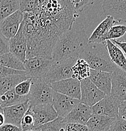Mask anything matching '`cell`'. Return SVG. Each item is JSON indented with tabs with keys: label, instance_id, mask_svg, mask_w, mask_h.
Segmentation results:
<instances>
[{
	"label": "cell",
	"instance_id": "6da1fadb",
	"mask_svg": "<svg viewBox=\"0 0 126 131\" xmlns=\"http://www.w3.org/2000/svg\"><path fill=\"white\" fill-rule=\"evenodd\" d=\"M23 14L27 40L26 59H51L57 41L72 28L78 16L70 0H38L36 10Z\"/></svg>",
	"mask_w": 126,
	"mask_h": 131
},
{
	"label": "cell",
	"instance_id": "7a4b0ae2",
	"mask_svg": "<svg viewBox=\"0 0 126 131\" xmlns=\"http://www.w3.org/2000/svg\"><path fill=\"white\" fill-rule=\"evenodd\" d=\"M86 32L83 29H76L74 26L63 33L55 43L51 54L53 61L70 58L78 59L88 44Z\"/></svg>",
	"mask_w": 126,
	"mask_h": 131
},
{
	"label": "cell",
	"instance_id": "3957f363",
	"mask_svg": "<svg viewBox=\"0 0 126 131\" xmlns=\"http://www.w3.org/2000/svg\"><path fill=\"white\" fill-rule=\"evenodd\" d=\"M78 59L86 61L90 69L113 73L117 68L110 59L106 42L88 43Z\"/></svg>",
	"mask_w": 126,
	"mask_h": 131
},
{
	"label": "cell",
	"instance_id": "277c9868",
	"mask_svg": "<svg viewBox=\"0 0 126 131\" xmlns=\"http://www.w3.org/2000/svg\"><path fill=\"white\" fill-rule=\"evenodd\" d=\"M31 87L28 95L30 106L51 104L54 91L43 78H31Z\"/></svg>",
	"mask_w": 126,
	"mask_h": 131
},
{
	"label": "cell",
	"instance_id": "5b68a950",
	"mask_svg": "<svg viewBox=\"0 0 126 131\" xmlns=\"http://www.w3.org/2000/svg\"><path fill=\"white\" fill-rule=\"evenodd\" d=\"M77 59L70 58L54 61L43 79L47 84H50L53 82L72 78V67Z\"/></svg>",
	"mask_w": 126,
	"mask_h": 131
},
{
	"label": "cell",
	"instance_id": "8992f818",
	"mask_svg": "<svg viewBox=\"0 0 126 131\" xmlns=\"http://www.w3.org/2000/svg\"><path fill=\"white\" fill-rule=\"evenodd\" d=\"M53 62L52 59L42 57L26 59L23 62L26 75L30 78H43Z\"/></svg>",
	"mask_w": 126,
	"mask_h": 131
},
{
	"label": "cell",
	"instance_id": "52a82bcc",
	"mask_svg": "<svg viewBox=\"0 0 126 131\" xmlns=\"http://www.w3.org/2000/svg\"><path fill=\"white\" fill-rule=\"evenodd\" d=\"M105 96V94L99 90L89 78L80 81V103L92 106Z\"/></svg>",
	"mask_w": 126,
	"mask_h": 131
},
{
	"label": "cell",
	"instance_id": "ba28073f",
	"mask_svg": "<svg viewBox=\"0 0 126 131\" xmlns=\"http://www.w3.org/2000/svg\"><path fill=\"white\" fill-rule=\"evenodd\" d=\"M120 103V101L110 95H105L98 103L91 106L92 115H100L111 118H117Z\"/></svg>",
	"mask_w": 126,
	"mask_h": 131
},
{
	"label": "cell",
	"instance_id": "9c48e42d",
	"mask_svg": "<svg viewBox=\"0 0 126 131\" xmlns=\"http://www.w3.org/2000/svg\"><path fill=\"white\" fill-rule=\"evenodd\" d=\"M50 85L55 92L79 100L80 99V81L77 79L70 78L53 82Z\"/></svg>",
	"mask_w": 126,
	"mask_h": 131
},
{
	"label": "cell",
	"instance_id": "30bf717a",
	"mask_svg": "<svg viewBox=\"0 0 126 131\" xmlns=\"http://www.w3.org/2000/svg\"><path fill=\"white\" fill-rule=\"evenodd\" d=\"M80 103L79 100L54 91L51 104L58 117L65 118Z\"/></svg>",
	"mask_w": 126,
	"mask_h": 131
},
{
	"label": "cell",
	"instance_id": "8fae6325",
	"mask_svg": "<svg viewBox=\"0 0 126 131\" xmlns=\"http://www.w3.org/2000/svg\"><path fill=\"white\" fill-rule=\"evenodd\" d=\"M102 8L104 14L117 23L126 21V0H103Z\"/></svg>",
	"mask_w": 126,
	"mask_h": 131
},
{
	"label": "cell",
	"instance_id": "7c38bea8",
	"mask_svg": "<svg viewBox=\"0 0 126 131\" xmlns=\"http://www.w3.org/2000/svg\"><path fill=\"white\" fill-rule=\"evenodd\" d=\"M110 95L120 102L126 101V72L117 68L112 73Z\"/></svg>",
	"mask_w": 126,
	"mask_h": 131
},
{
	"label": "cell",
	"instance_id": "4fadbf2b",
	"mask_svg": "<svg viewBox=\"0 0 126 131\" xmlns=\"http://www.w3.org/2000/svg\"><path fill=\"white\" fill-rule=\"evenodd\" d=\"M27 40L21 22L16 35L9 40V52L16 56L23 63L26 60Z\"/></svg>",
	"mask_w": 126,
	"mask_h": 131
},
{
	"label": "cell",
	"instance_id": "5bb4252c",
	"mask_svg": "<svg viewBox=\"0 0 126 131\" xmlns=\"http://www.w3.org/2000/svg\"><path fill=\"white\" fill-rule=\"evenodd\" d=\"M30 108L35 119L33 129L46 123L51 122L58 117V115L53 107L52 104L38 105L30 106Z\"/></svg>",
	"mask_w": 126,
	"mask_h": 131
},
{
	"label": "cell",
	"instance_id": "9a60e30c",
	"mask_svg": "<svg viewBox=\"0 0 126 131\" xmlns=\"http://www.w3.org/2000/svg\"><path fill=\"white\" fill-rule=\"evenodd\" d=\"M23 20V14L20 10H17L0 21V34L9 40L16 35Z\"/></svg>",
	"mask_w": 126,
	"mask_h": 131
},
{
	"label": "cell",
	"instance_id": "2e32d148",
	"mask_svg": "<svg viewBox=\"0 0 126 131\" xmlns=\"http://www.w3.org/2000/svg\"><path fill=\"white\" fill-rule=\"evenodd\" d=\"M30 107L28 100L23 103H19L3 108L5 122L21 128V121L26 112Z\"/></svg>",
	"mask_w": 126,
	"mask_h": 131
},
{
	"label": "cell",
	"instance_id": "e0dca14e",
	"mask_svg": "<svg viewBox=\"0 0 126 131\" xmlns=\"http://www.w3.org/2000/svg\"><path fill=\"white\" fill-rule=\"evenodd\" d=\"M112 76V73L90 69L89 78L102 92L105 95H109L111 90Z\"/></svg>",
	"mask_w": 126,
	"mask_h": 131
},
{
	"label": "cell",
	"instance_id": "ac0fdd59",
	"mask_svg": "<svg viewBox=\"0 0 126 131\" xmlns=\"http://www.w3.org/2000/svg\"><path fill=\"white\" fill-rule=\"evenodd\" d=\"M92 115L91 106L80 103L65 117L64 119L67 124L74 123L86 125Z\"/></svg>",
	"mask_w": 126,
	"mask_h": 131
},
{
	"label": "cell",
	"instance_id": "d6986e66",
	"mask_svg": "<svg viewBox=\"0 0 126 131\" xmlns=\"http://www.w3.org/2000/svg\"><path fill=\"white\" fill-rule=\"evenodd\" d=\"M117 21L110 16L107 17L95 28L90 37L88 39V43H100L104 42L103 39L110 28L117 24Z\"/></svg>",
	"mask_w": 126,
	"mask_h": 131
},
{
	"label": "cell",
	"instance_id": "ffe728a7",
	"mask_svg": "<svg viewBox=\"0 0 126 131\" xmlns=\"http://www.w3.org/2000/svg\"><path fill=\"white\" fill-rule=\"evenodd\" d=\"M115 118L107 116L92 115L87 122L86 126L90 131H109Z\"/></svg>",
	"mask_w": 126,
	"mask_h": 131
},
{
	"label": "cell",
	"instance_id": "44dd1931",
	"mask_svg": "<svg viewBox=\"0 0 126 131\" xmlns=\"http://www.w3.org/2000/svg\"><path fill=\"white\" fill-rule=\"evenodd\" d=\"M106 46L111 61L117 68L125 71L126 58L125 54L119 47L114 44L110 40H106Z\"/></svg>",
	"mask_w": 126,
	"mask_h": 131
},
{
	"label": "cell",
	"instance_id": "7402d4cb",
	"mask_svg": "<svg viewBox=\"0 0 126 131\" xmlns=\"http://www.w3.org/2000/svg\"><path fill=\"white\" fill-rule=\"evenodd\" d=\"M30 78L26 74L9 75L0 78V95L10 90H14L17 84Z\"/></svg>",
	"mask_w": 126,
	"mask_h": 131
},
{
	"label": "cell",
	"instance_id": "603a6c76",
	"mask_svg": "<svg viewBox=\"0 0 126 131\" xmlns=\"http://www.w3.org/2000/svg\"><path fill=\"white\" fill-rule=\"evenodd\" d=\"M1 105L2 108L19 103H23L28 100L27 96H20L15 93L14 90H10L0 95Z\"/></svg>",
	"mask_w": 126,
	"mask_h": 131
},
{
	"label": "cell",
	"instance_id": "cb8c5ba5",
	"mask_svg": "<svg viewBox=\"0 0 126 131\" xmlns=\"http://www.w3.org/2000/svg\"><path fill=\"white\" fill-rule=\"evenodd\" d=\"M90 71V68L86 61L82 59H77L72 67V78L81 81L84 79L89 78Z\"/></svg>",
	"mask_w": 126,
	"mask_h": 131
},
{
	"label": "cell",
	"instance_id": "d4e9b609",
	"mask_svg": "<svg viewBox=\"0 0 126 131\" xmlns=\"http://www.w3.org/2000/svg\"><path fill=\"white\" fill-rule=\"evenodd\" d=\"M20 9L18 0H0V21Z\"/></svg>",
	"mask_w": 126,
	"mask_h": 131
},
{
	"label": "cell",
	"instance_id": "484cf974",
	"mask_svg": "<svg viewBox=\"0 0 126 131\" xmlns=\"http://www.w3.org/2000/svg\"><path fill=\"white\" fill-rule=\"evenodd\" d=\"M0 65L15 70L25 71L23 63L9 52L0 56Z\"/></svg>",
	"mask_w": 126,
	"mask_h": 131
},
{
	"label": "cell",
	"instance_id": "4316f807",
	"mask_svg": "<svg viewBox=\"0 0 126 131\" xmlns=\"http://www.w3.org/2000/svg\"><path fill=\"white\" fill-rule=\"evenodd\" d=\"M67 122L64 118L58 117L53 121L40 125L33 129L35 131H64Z\"/></svg>",
	"mask_w": 126,
	"mask_h": 131
},
{
	"label": "cell",
	"instance_id": "83f0119b",
	"mask_svg": "<svg viewBox=\"0 0 126 131\" xmlns=\"http://www.w3.org/2000/svg\"><path fill=\"white\" fill-rule=\"evenodd\" d=\"M125 32L126 27L124 25L120 24L113 25L110 28L106 35L104 36L103 40H104V42H105V41L108 40H110L112 39H119V38L124 36Z\"/></svg>",
	"mask_w": 126,
	"mask_h": 131
},
{
	"label": "cell",
	"instance_id": "f1b7e54d",
	"mask_svg": "<svg viewBox=\"0 0 126 131\" xmlns=\"http://www.w3.org/2000/svg\"><path fill=\"white\" fill-rule=\"evenodd\" d=\"M34 123H35V119H34L33 115L29 107L21 119V130L27 131L33 130L34 128Z\"/></svg>",
	"mask_w": 126,
	"mask_h": 131
},
{
	"label": "cell",
	"instance_id": "f546056e",
	"mask_svg": "<svg viewBox=\"0 0 126 131\" xmlns=\"http://www.w3.org/2000/svg\"><path fill=\"white\" fill-rule=\"evenodd\" d=\"M32 79L28 78L25 81L19 83L15 88V91L18 95L20 96H27L29 94L31 87Z\"/></svg>",
	"mask_w": 126,
	"mask_h": 131
},
{
	"label": "cell",
	"instance_id": "4dcf8cb0",
	"mask_svg": "<svg viewBox=\"0 0 126 131\" xmlns=\"http://www.w3.org/2000/svg\"><path fill=\"white\" fill-rule=\"evenodd\" d=\"M37 6L38 0H21L19 10L22 13L33 12L36 10Z\"/></svg>",
	"mask_w": 126,
	"mask_h": 131
},
{
	"label": "cell",
	"instance_id": "1f68e13d",
	"mask_svg": "<svg viewBox=\"0 0 126 131\" xmlns=\"http://www.w3.org/2000/svg\"><path fill=\"white\" fill-rule=\"evenodd\" d=\"M77 13L83 12L84 9L93 4L95 0H70Z\"/></svg>",
	"mask_w": 126,
	"mask_h": 131
},
{
	"label": "cell",
	"instance_id": "d6a6232c",
	"mask_svg": "<svg viewBox=\"0 0 126 131\" xmlns=\"http://www.w3.org/2000/svg\"><path fill=\"white\" fill-rule=\"evenodd\" d=\"M109 131H126V120L119 117L116 118Z\"/></svg>",
	"mask_w": 126,
	"mask_h": 131
},
{
	"label": "cell",
	"instance_id": "836d02e7",
	"mask_svg": "<svg viewBox=\"0 0 126 131\" xmlns=\"http://www.w3.org/2000/svg\"><path fill=\"white\" fill-rule=\"evenodd\" d=\"M15 74H26V72L25 71L15 70V69H10V68L0 65V78H3L5 76H9V75Z\"/></svg>",
	"mask_w": 126,
	"mask_h": 131
},
{
	"label": "cell",
	"instance_id": "e575fe53",
	"mask_svg": "<svg viewBox=\"0 0 126 131\" xmlns=\"http://www.w3.org/2000/svg\"><path fill=\"white\" fill-rule=\"evenodd\" d=\"M64 131H90L86 125L80 124L68 123L65 125Z\"/></svg>",
	"mask_w": 126,
	"mask_h": 131
},
{
	"label": "cell",
	"instance_id": "d590c367",
	"mask_svg": "<svg viewBox=\"0 0 126 131\" xmlns=\"http://www.w3.org/2000/svg\"><path fill=\"white\" fill-rule=\"evenodd\" d=\"M9 52V40L0 34V56Z\"/></svg>",
	"mask_w": 126,
	"mask_h": 131
},
{
	"label": "cell",
	"instance_id": "8d00e7d4",
	"mask_svg": "<svg viewBox=\"0 0 126 131\" xmlns=\"http://www.w3.org/2000/svg\"><path fill=\"white\" fill-rule=\"evenodd\" d=\"M0 131H22L21 128L11 124L5 123L0 127Z\"/></svg>",
	"mask_w": 126,
	"mask_h": 131
},
{
	"label": "cell",
	"instance_id": "74e56055",
	"mask_svg": "<svg viewBox=\"0 0 126 131\" xmlns=\"http://www.w3.org/2000/svg\"><path fill=\"white\" fill-rule=\"evenodd\" d=\"M119 118L125 120L126 118V101L120 103L118 110V117Z\"/></svg>",
	"mask_w": 126,
	"mask_h": 131
},
{
	"label": "cell",
	"instance_id": "f35d334b",
	"mask_svg": "<svg viewBox=\"0 0 126 131\" xmlns=\"http://www.w3.org/2000/svg\"><path fill=\"white\" fill-rule=\"evenodd\" d=\"M110 41L114 44H115L117 47H119L124 54H126V43L125 41L120 42V41L117 40L116 39H112V40H110Z\"/></svg>",
	"mask_w": 126,
	"mask_h": 131
},
{
	"label": "cell",
	"instance_id": "ab89813d",
	"mask_svg": "<svg viewBox=\"0 0 126 131\" xmlns=\"http://www.w3.org/2000/svg\"><path fill=\"white\" fill-rule=\"evenodd\" d=\"M5 117H4L3 112L2 110H0V127L5 124Z\"/></svg>",
	"mask_w": 126,
	"mask_h": 131
},
{
	"label": "cell",
	"instance_id": "60d3db41",
	"mask_svg": "<svg viewBox=\"0 0 126 131\" xmlns=\"http://www.w3.org/2000/svg\"><path fill=\"white\" fill-rule=\"evenodd\" d=\"M2 107H1V100H0V110H2Z\"/></svg>",
	"mask_w": 126,
	"mask_h": 131
},
{
	"label": "cell",
	"instance_id": "b9f144b4",
	"mask_svg": "<svg viewBox=\"0 0 126 131\" xmlns=\"http://www.w3.org/2000/svg\"><path fill=\"white\" fill-rule=\"evenodd\" d=\"M27 131H35V130H27Z\"/></svg>",
	"mask_w": 126,
	"mask_h": 131
},
{
	"label": "cell",
	"instance_id": "7bdbcfd3",
	"mask_svg": "<svg viewBox=\"0 0 126 131\" xmlns=\"http://www.w3.org/2000/svg\"><path fill=\"white\" fill-rule=\"evenodd\" d=\"M18 1H21V0H18Z\"/></svg>",
	"mask_w": 126,
	"mask_h": 131
}]
</instances>
